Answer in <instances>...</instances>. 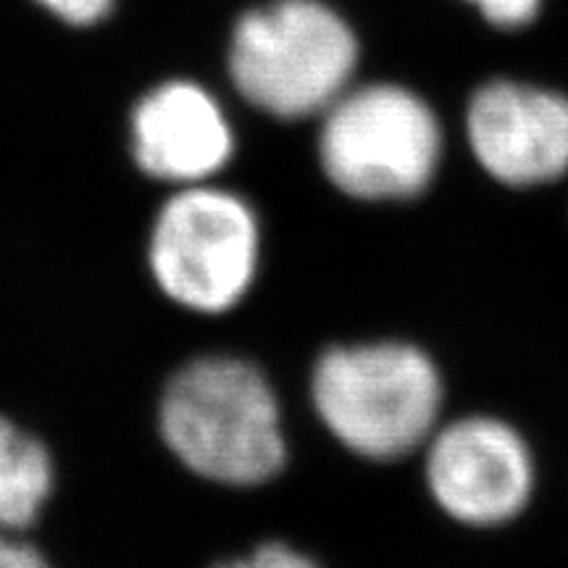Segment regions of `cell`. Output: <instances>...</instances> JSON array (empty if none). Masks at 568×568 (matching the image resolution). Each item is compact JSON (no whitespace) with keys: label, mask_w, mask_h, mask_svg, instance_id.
Masks as SVG:
<instances>
[{"label":"cell","mask_w":568,"mask_h":568,"mask_svg":"<svg viewBox=\"0 0 568 568\" xmlns=\"http://www.w3.org/2000/svg\"><path fill=\"white\" fill-rule=\"evenodd\" d=\"M479 6V11L500 27H521L535 19L539 0H471Z\"/></svg>","instance_id":"4fadbf2b"},{"label":"cell","mask_w":568,"mask_h":568,"mask_svg":"<svg viewBox=\"0 0 568 568\" xmlns=\"http://www.w3.org/2000/svg\"><path fill=\"white\" fill-rule=\"evenodd\" d=\"M209 568H322V564L287 539L264 537L251 550L213 560Z\"/></svg>","instance_id":"30bf717a"},{"label":"cell","mask_w":568,"mask_h":568,"mask_svg":"<svg viewBox=\"0 0 568 568\" xmlns=\"http://www.w3.org/2000/svg\"><path fill=\"white\" fill-rule=\"evenodd\" d=\"M426 487L453 521L503 527L529 506L535 458L527 439L495 416H464L426 439Z\"/></svg>","instance_id":"8992f818"},{"label":"cell","mask_w":568,"mask_h":568,"mask_svg":"<svg viewBox=\"0 0 568 568\" xmlns=\"http://www.w3.org/2000/svg\"><path fill=\"white\" fill-rule=\"evenodd\" d=\"M0 568H55L32 535L0 531Z\"/></svg>","instance_id":"8fae6325"},{"label":"cell","mask_w":568,"mask_h":568,"mask_svg":"<svg viewBox=\"0 0 568 568\" xmlns=\"http://www.w3.org/2000/svg\"><path fill=\"white\" fill-rule=\"evenodd\" d=\"M130 151L155 182L203 184L234 155V132L216 98L195 82H166L130 116Z\"/></svg>","instance_id":"ba28073f"},{"label":"cell","mask_w":568,"mask_h":568,"mask_svg":"<svg viewBox=\"0 0 568 568\" xmlns=\"http://www.w3.org/2000/svg\"><path fill=\"white\" fill-rule=\"evenodd\" d=\"M479 166L508 187H539L568 172V98L521 82H489L466 113Z\"/></svg>","instance_id":"52a82bcc"},{"label":"cell","mask_w":568,"mask_h":568,"mask_svg":"<svg viewBox=\"0 0 568 568\" xmlns=\"http://www.w3.org/2000/svg\"><path fill=\"white\" fill-rule=\"evenodd\" d=\"M358 42L347 24L316 0H280L245 13L230 48L234 88L274 119L324 113L347 90Z\"/></svg>","instance_id":"3957f363"},{"label":"cell","mask_w":568,"mask_h":568,"mask_svg":"<svg viewBox=\"0 0 568 568\" xmlns=\"http://www.w3.org/2000/svg\"><path fill=\"white\" fill-rule=\"evenodd\" d=\"M55 489L45 443L0 416V531L32 535L45 518Z\"/></svg>","instance_id":"9c48e42d"},{"label":"cell","mask_w":568,"mask_h":568,"mask_svg":"<svg viewBox=\"0 0 568 568\" xmlns=\"http://www.w3.org/2000/svg\"><path fill=\"white\" fill-rule=\"evenodd\" d=\"M318 161L339 193L366 203L410 201L443 161V130L422 98L397 84L345 90L324 113Z\"/></svg>","instance_id":"277c9868"},{"label":"cell","mask_w":568,"mask_h":568,"mask_svg":"<svg viewBox=\"0 0 568 568\" xmlns=\"http://www.w3.org/2000/svg\"><path fill=\"white\" fill-rule=\"evenodd\" d=\"M261 226L245 197L213 184L180 187L155 213L148 266L155 287L184 311L219 316L251 293Z\"/></svg>","instance_id":"5b68a950"},{"label":"cell","mask_w":568,"mask_h":568,"mask_svg":"<svg viewBox=\"0 0 568 568\" xmlns=\"http://www.w3.org/2000/svg\"><path fill=\"white\" fill-rule=\"evenodd\" d=\"M159 435L187 471L226 489L266 485L287 464L272 382L237 355H201L166 382Z\"/></svg>","instance_id":"6da1fadb"},{"label":"cell","mask_w":568,"mask_h":568,"mask_svg":"<svg viewBox=\"0 0 568 568\" xmlns=\"http://www.w3.org/2000/svg\"><path fill=\"white\" fill-rule=\"evenodd\" d=\"M53 17L74 27H90L109 17L113 0H38Z\"/></svg>","instance_id":"7c38bea8"},{"label":"cell","mask_w":568,"mask_h":568,"mask_svg":"<svg viewBox=\"0 0 568 568\" xmlns=\"http://www.w3.org/2000/svg\"><path fill=\"white\" fill-rule=\"evenodd\" d=\"M311 403L329 435L355 456L397 460L435 435L443 379L416 345H335L318 355Z\"/></svg>","instance_id":"7a4b0ae2"}]
</instances>
